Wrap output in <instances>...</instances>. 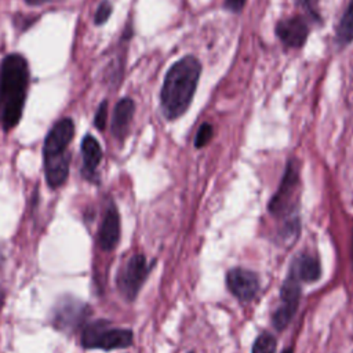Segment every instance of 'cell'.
<instances>
[{"mask_svg":"<svg viewBox=\"0 0 353 353\" xmlns=\"http://www.w3.org/2000/svg\"><path fill=\"white\" fill-rule=\"evenodd\" d=\"M277 342L269 332H262L258 335L252 345V353H276Z\"/></svg>","mask_w":353,"mask_h":353,"instance_id":"2e32d148","label":"cell"},{"mask_svg":"<svg viewBox=\"0 0 353 353\" xmlns=\"http://www.w3.org/2000/svg\"><path fill=\"white\" fill-rule=\"evenodd\" d=\"M90 312L91 307L87 303L66 295L54 305L51 321L57 330L62 332H73L84 324Z\"/></svg>","mask_w":353,"mask_h":353,"instance_id":"5b68a950","label":"cell"},{"mask_svg":"<svg viewBox=\"0 0 353 353\" xmlns=\"http://www.w3.org/2000/svg\"><path fill=\"white\" fill-rule=\"evenodd\" d=\"M134 113H135L134 99L125 97L116 103L113 110V117H112V125H110L112 134L116 139L124 141V138L128 134Z\"/></svg>","mask_w":353,"mask_h":353,"instance_id":"4fadbf2b","label":"cell"},{"mask_svg":"<svg viewBox=\"0 0 353 353\" xmlns=\"http://www.w3.org/2000/svg\"><path fill=\"white\" fill-rule=\"evenodd\" d=\"M283 353H292V349H290V347H288V349H285Z\"/></svg>","mask_w":353,"mask_h":353,"instance_id":"cb8c5ba5","label":"cell"},{"mask_svg":"<svg viewBox=\"0 0 353 353\" xmlns=\"http://www.w3.org/2000/svg\"><path fill=\"white\" fill-rule=\"evenodd\" d=\"M74 135V123L69 117H63L57 121L48 131L43 143V160L48 163L70 161L68 154V146Z\"/></svg>","mask_w":353,"mask_h":353,"instance_id":"277c9868","label":"cell"},{"mask_svg":"<svg viewBox=\"0 0 353 353\" xmlns=\"http://www.w3.org/2000/svg\"><path fill=\"white\" fill-rule=\"evenodd\" d=\"M108 121V101H102L94 116V125L97 130L103 131Z\"/></svg>","mask_w":353,"mask_h":353,"instance_id":"ac0fdd59","label":"cell"},{"mask_svg":"<svg viewBox=\"0 0 353 353\" xmlns=\"http://www.w3.org/2000/svg\"><path fill=\"white\" fill-rule=\"evenodd\" d=\"M294 277H296L299 281L312 283L316 281L321 274V266L317 258L309 254H301L295 258V261L291 265V272Z\"/></svg>","mask_w":353,"mask_h":353,"instance_id":"5bb4252c","label":"cell"},{"mask_svg":"<svg viewBox=\"0 0 353 353\" xmlns=\"http://www.w3.org/2000/svg\"><path fill=\"white\" fill-rule=\"evenodd\" d=\"M149 274V265L142 254L132 255L119 270L116 284L127 301H134Z\"/></svg>","mask_w":353,"mask_h":353,"instance_id":"8992f818","label":"cell"},{"mask_svg":"<svg viewBox=\"0 0 353 353\" xmlns=\"http://www.w3.org/2000/svg\"><path fill=\"white\" fill-rule=\"evenodd\" d=\"M276 36L280 41L291 48L302 47L309 36V25L301 15L279 21L276 25Z\"/></svg>","mask_w":353,"mask_h":353,"instance_id":"30bf717a","label":"cell"},{"mask_svg":"<svg viewBox=\"0 0 353 353\" xmlns=\"http://www.w3.org/2000/svg\"><path fill=\"white\" fill-rule=\"evenodd\" d=\"M296 3L306 11L307 15H310L312 19L320 21L319 12H317V0H296Z\"/></svg>","mask_w":353,"mask_h":353,"instance_id":"ffe728a7","label":"cell"},{"mask_svg":"<svg viewBox=\"0 0 353 353\" xmlns=\"http://www.w3.org/2000/svg\"><path fill=\"white\" fill-rule=\"evenodd\" d=\"M200 74L201 62L194 55L181 58L168 69L160 91V106L167 120H175L189 109Z\"/></svg>","mask_w":353,"mask_h":353,"instance_id":"7a4b0ae2","label":"cell"},{"mask_svg":"<svg viewBox=\"0 0 353 353\" xmlns=\"http://www.w3.org/2000/svg\"><path fill=\"white\" fill-rule=\"evenodd\" d=\"M226 285L229 291L240 301H251L259 288V279L256 273L243 269L233 268L226 274Z\"/></svg>","mask_w":353,"mask_h":353,"instance_id":"9c48e42d","label":"cell"},{"mask_svg":"<svg viewBox=\"0 0 353 353\" xmlns=\"http://www.w3.org/2000/svg\"><path fill=\"white\" fill-rule=\"evenodd\" d=\"M120 240V215L113 203L106 207L101 226L98 229V244L103 251L116 248Z\"/></svg>","mask_w":353,"mask_h":353,"instance_id":"8fae6325","label":"cell"},{"mask_svg":"<svg viewBox=\"0 0 353 353\" xmlns=\"http://www.w3.org/2000/svg\"><path fill=\"white\" fill-rule=\"evenodd\" d=\"M28 4H30V6H39V4H41V3H44L46 0H25Z\"/></svg>","mask_w":353,"mask_h":353,"instance_id":"7402d4cb","label":"cell"},{"mask_svg":"<svg viewBox=\"0 0 353 353\" xmlns=\"http://www.w3.org/2000/svg\"><path fill=\"white\" fill-rule=\"evenodd\" d=\"M280 296H281V305L274 312L272 321L277 330H284L290 324L291 319L294 317L299 303V298H301L299 280L294 277L291 273L288 274V277L281 285Z\"/></svg>","mask_w":353,"mask_h":353,"instance_id":"ba28073f","label":"cell"},{"mask_svg":"<svg viewBox=\"0 0 353 353\" xmlns=\"http://www.w3.org/2000/svg\"><path fill=\"white\" fill-rule=\"evenodd\" d=\"M132 331L127 328L110 327L106 320L88 323L81 332V345L85 349L113 350L128 347L132 343Z\"/></svg>","mask_w":353,"mask_h":353,"instance_id":"3957f363","label":"cell"},{"mask_svg":"<svg viewBox=\"0 0 353 353\" xmlns=\"http://www.w3.org/2000/svg\"><path fill=\"white\" fill-rule=\"evenodd\" d=\"M212 134H214V130H212V125L208 124V123H204L200 125L197 134H196V139H194V146L196 148H203L205 146L211 138H212Z\"/></svg>","mask_w":353,"mask_h":353,"instance_id":"e0dca14e","label":"cell"},{"mask_svg":"<svg viewBox=\"0 0 353 353\" xmlns=\"http://www.w3.org/2000/svg\"><path fill=\"white\" fill-rule=\"evenodd\" d=\"M81 157L83 167L81 174L87 181H97V168L102 160V148L99 142L91 135L87 134L81 141Z\"/></svg>","mask_w":353,"mask_h":353,"instance_id":"7c38bea8","label":"cell"},{"mask_svg":"<svg viewBox=\"0 0 353 353\" xmlns=\"http://www.w3.org/2000/svg\"><path fill=\"white\" fill-rule=\"evenodd\" d=\"M299 178L295 163L291 160L284 172L283 181L280 183L279 190L269 201V211L276 216H283L290 212L296 203V192H298Z\"/></svg>","mask_w":353,"mask_h":353,"instance_id":"52a82bcc","label":"cell"},{"mask_svg":"<svg viewBox=\"0 0 353 353\" xmlns=\"http://www.w3.org/2000/svg\"><path fill=\"white\" fill-rule=\"evenodd\" d=\"M110 14H112L110 1L109 0H102L101 4L97 8V12H95V17H94L95 25H103L109 19Z\"/></svg>","mask_w":353,"mask_h":353,"instance_id":"d6986e66","label":"cell"},{"mask_svg":"<svg viewBox=\"0 0 353 353\" xmlns=\"http://www.w3.org/2000/svg\"><path fill=\"white\" fill-rule=\"evenodd\" d=\"M352 40H353V0H350L335 30V41L338 46L345 47L350 44Z\"/></svg>","mask_w":353,"mask_h":353,"instance_id":"9a60e30c","label":"cell"},{"mask_svg":"<svg viewBox=\"0 0 353 353\" xmlns=\"http://www.w3.org/2000/svg\"><path fill=\"white\" fill-rule=\"evenodd\" d=\"M29 65L22 54L4 57L0 65V125L10 131L18 125L28 95Z\"/></svg>","mask_w":353,"mask_h":353,"instance_id":"6da1fadb","label":"cell"},{"mask_svg":"<svg viewBox=\"0 0 353 353\" xmlns=\"http://www.w3.org/2000/svg\"><path fill=\"white\" fill-rule=\"evenodd\" d=\"M3 302H4V294H3V291L0 290V309H1V306H3Z\"/></svg>","mask_w":353,"mask_h":353,"instance_id":"603a6c76","label":"cell"},{"mask_svg":"<svg viewBox=\"0 0 353 353\" xmlns=\"http://www.w3.org/2000/svg\"><path fill=\"white\" fill-rule=\"evenodd\" d=\"M245 4V0H225V8L232 12H240Z\"/></svg>","mask_w":353,"mask_h":353,"instance_id":"44dd1931","label":"cell"}]
</instances>
